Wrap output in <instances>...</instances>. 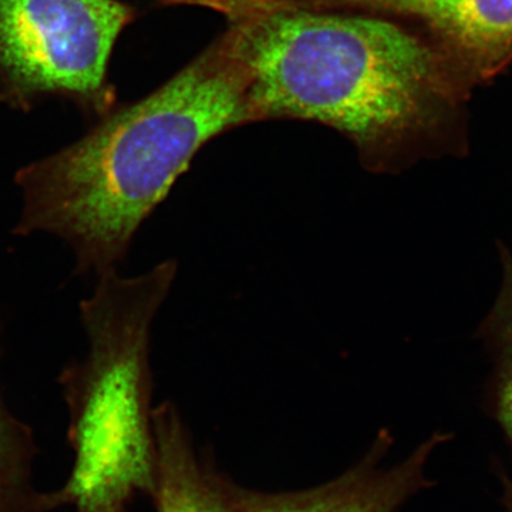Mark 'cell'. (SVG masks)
Returning a JSON list of instances; mask_svg holds the SVG:
<instances>
[{"instance_id":"8","label":"cell","mask_w":512,"mask_h":512,"mask_svg":"<svg viewBox=\"0 0 512 512\" xmlns=\"http://www.w3.org/2000/svg\"><path fill=\"white\" fill-rule=\"evenodd\" d=\"M30 434L0 393V512H15L30 490Z\"/></svg>"},{"instance_id":"5","label":"cell","mask_w":512,"mask_h":512,"mask_svg":"<svg viewBox=\"0 0 512 512\" xmlns=\"http://www.w3.org/2000/svg\"><path fill=\"white\" fill-rule=\"evenodd\" d=\"M443 441L446 437L434 434L400 463L383 467L392 440L389 433H382L362 461L342 476L306 490L261 493L229 480L231 512H399L430 487L427 463Z\"/></svg>"},{"instance_id":"1","label":"cell","mask_w":512,"mask_h":512,"mask_svg":"<svg viewBox=\"0 0 512 512\" xmlns=\"http://www.w3.org/2000/svg\"><path fill=\"white\" fill-rule=\"evenodd\" d=\"M228 19L258 121L332 128L373 174L454 147L471 84L429 36L357 9L178 0Z\"/></svg>"},{"instance_id":"7","label":"cell","mask_w":512,"mask_h":512,"mask_svg":"<svg viewBox=\"0 0 512 512\" xmlns=\"http://www.w3.org/2000/svg\"><path fill=\"white\" fill-rule=\"evenodd\" d=\"M483 335L495 356L494 406L497 419L512 444V258L503 251V282Z\"/></svg>"},{"instance_id":"2","label":"cell","mask_w":512,"mask_h":512,"mask_svg":"<svg viewBox=\"0 0 512 512\" xmlns=\"http://www.w3.org/2000/svg\"><path fill=\"white\" fill-rule=\"evenodd\" d=\"M254 123L247 76L225 32L144 99L111 110L70 146L20 168L13 234L60 239L77 274L114 271L202 148Z\"/></svg>"},{"instance_id":"3","label":"cell","mask_w":512,"mask_h":512,"mask_svg":"<svg viewBox=\"0 0 512 512\" xmlns=\"http://www.w3.org/2000/svg\"><path fill=\"white\" fill-rule=\"evenodd\" d=\"M136 9L120 0H0V87L23 107L69 97L96 116L113 110L109 62Z\"/></svg>"},{"instance_id":"9","label":"cell","mask_w":512,"mask_h":512,"mask_svg":"<svg viewBox=\"0 0 512 512\" xmlns=\"http://www.w3.org/2000/svg\"><path fill=\"white\" fill-rule=\"evenodd\" d=\"M504 504L505 507H507L508 512H512V484L508 485L507 490H505Z\"/></svg>"},{"instance_id":"4","label":"cell","mask_w":512,"mask_h":512,"mask_svg":"<svg viewBox=\"0 0 512 512\" xmlns=\"http://www.w3.org/2000/svg\"><path fill=\"white\" fill-rule=\"evenodd\" d=\"M305 8L366 10L421 30L467 82L493 79L512 60V0H274Z\"/></svg>"},{"instance_id":"6","label":"cell","mask_w":512,"mask_h":512,"mask_svg":"<svg viewBox=\"0 0 512 512\" xmlns=\"http://www.w3.org/2000/svg\"><path fill=\"white\" fill-rule=\"evenodd\" d=\"M157 512H231L229 478L198 456L173 403L153 410Z\"/></svg>"}]
</instances>
